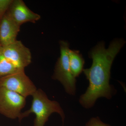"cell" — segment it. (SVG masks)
I'll return each instance as SVG.
<instances>
[{"label":"cell","mask_w":126,"mask_h":126,"mask_svg":"<svg viewBox=\"0 0 126 126\" xmlns=\"http://www.w3.org/2000/svg\"><path fill=\"white\" fill-rule=\"evenodd\" d=\"M124 43L122 39H116L106 49L104 43L101 42L91 50L90 56L93 59L92 64L90 68L83 71L89 85L79 99V103L84 108L92 107L99 98L108 99L111 98L113 89L109 83L111 67Z\"/></svg>","instance_id":"obj_1"},{"label":"cell","mask_w":126,"mask_h":126,"mask_svg":"<svg viewBox=\"0 0 126 126\" xmlns=\"http://www.w3.org/2000/svg\"><path fill=\"white\" fill-rule=\"evenodd\" d=\"M32 96L33 99L31 107L29 110L21 113L19 119L20 122L31 113H34L35 116L34 126H44L50 116L53 113H58L63 121L64 112L58 102L49 99L40 89H37Z\"/></svg>","instance_id":"obj_2"},{"label":"cell","mask_w":126,"mask_h":126,"mask_svg":"<svg viewBox=\"0 0 126 126\" xmlns=\"http://www.w3.org/2000/svg\"><path fill=\"white\" fill-rule=\"evenodd\" d=\"M60 45V55L55 67L52 79L59 81L65 92L70 95L76 93V78L70 70L69 60V45L66 41H61Z\"/></svg>","instance_id":"obj_3"},{"label":"cell","mask_w":126,"mask_h":126,"mask_svg":"<svg viewBox=\"0 0 126 126\" xmlns=\"http://www.w3.org/2000/svg\"><path fill=\"white\" fill-rule=\"evenodd\" d=\"M0 87L16 93L26 98L32 96L37 89L24 70L0 78Z\"/></svg>","instance_id":"obj_4"},{"label":"cell","mask_w":126,"mask_h":126,"mask_svg":"<svg viewBox=\"0 0 126 126\" xmlns=\"http://www.w3.org/2000/svg\"><path fill=\"white\" fill-rule=\"evenodd\" d=\"M26 98L20 94L0 87V113L11 119H19Z\"/></svg>","instance_id":"obj_5"},{"label":"cell","mask_w":126,"mask_h":126,"mask_svg":"<svg viewBox=\"0 0 126 126\" xmlns=\"http://www.w3.org/2000/svg\"><path fill=\"white\" fill-rule=\"evenodd\" d=\"M0 51L5 58L20 70L25 68L32 62V54L29 49L20 41L4 46H0Z\"/></svg>","instance_id":"obj_6"},{"label":"cell","mask_w":126,"mask_h":126,"mask_svg":"<svg viewBox=\"0 0 126 126\" xmlns=\"http://www.w3.org/2000/svg\"><path fill=\"white\" fill-rule=\"evenodd\" d=\"M8 13L19 25L27 22L35 23L40 19V16L29 9L22 0H13Z\"/></svg>","instance_id":"obj_7"},{"label":"cell","mask_w":126,"mask_h":126,"mask_svg":"<svg viewBox=\"0 0 126 126\" xmlns=\"http://www.w3.org/2000/svg\"><path fill=\"white\" fill-rule=\"evenodd\" d=\"M20 27L7 12L0 20V46H6L16 41Z\"/></svg>","instance_id":"obj_8"},{"label":"cell","mask_w":126,"mask_h":126,"mask_svg":"<svg viewBox=\"0 0 126 126\" xmlns=\"http://www.w3.org/2000/svg\"><path fill=\"white\" fill-rule=\"evenodd\" d=\"M68 56L71 73L76 78L83 71L84 60L78 50H69Z\"/></svg>","instance_id":"obj_9"},{"label":"cell","mask_w":126,"mask_h":126,"mask_svg":"<svg viewBox=\"0 0 126 126\" xmlns=\"http://www.w3.org/2000/svg\"><path fill=\"white\" fill-rule=\"evenodd\" d=\"M15 66L2 55L0 51V78L22 71Z\"/></svg>","instance_id":"obj_10"},{"label":"cell","mask_w":126,"mask_h":126,"mask_svg":"<svg viewBox=\"0 0 126 126\" xmlns=\"http://www.w3.org/2000/svg\"><path fill=\"white\" fill-rule=\"evenodd\" d=\"M13 0H0V20L8 11Z\"/></svg>","instance_id":"obj_11"},{"label":"cell","mask_w":126,"mask_h":126,"mask_svg":"<svg viewBox=\"0 0 126 126\" xmlns=\"http://www.w3.org/2000/svg\"><path fill=\"white\" fill-rule=\"evenodd\" d=\"M85 126H111L102 121L98 117H93L87 123Z\"/></svg>","instance_id":"obj_12"}]
</instances>
